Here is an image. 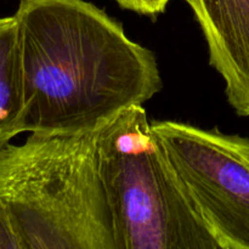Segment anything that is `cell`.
I'll return each mask as SVG.
<instances>
[{"label": "cell", "mask_w": 249, "mask_h": 249, "mask_svg": "<svg viewBox=\"0 0 249 249\" xmlns=\"http://www.w3.org/2000/svg\"><path fill=\"white\" fill-rule=\"evenodd\" d=\"M230 106L249 118V0H189Z\"/></svg>", "instance_id": "5b68a950"}, {"label": "cell", "mask_w": 249, "mask_h": 249, "mask_svg": "<svg viewBox=\"0 0 249 249\" xmlns=\"http://www.w3.org/2000/svg\"><path fill=\"white\" fill-rule=\"evenodd\" d=\"M0 249H117L97 130L0 150Z\"/></svg>", "instance_id": "7a4b0ae2"}, {"label": "cell", "mask_w": 249, "mask_h": 249, "mask_svg": "<svg viewBox=\"0 0 249 249\" xmlns=\"http://www.w3.org/2000/svg\"><path fill=\"white\" fill-rule=\"evenodd\" d=\"M28 133H90L163 88L155 53L87 0H19Z\"/></svg>", "instance_id": "6da1fadb"}, {"label": "cell", "mask_w": 249, "mask_h": 249, "mask_svg": "<svg viewBox=\"0 0 249 249\" xmlns=\"http://www.w3.org/2000/svg\"><path fill=\"white\" fill-rule=\"evenodd\" d=\"M97 152L117 249H220L143 105L97 130Z\"/></svg>", "instance_id": "3957f363"}, {"label": "cell", "mask_w": 249, "mask_h": 249, "mask_svg": "<svg viewBox=\"0 0 249 249\" xmlns=\"http://www.w3.org/2000/svg\"><path fill=\"white\" fill-rule=\"evenodd\" d=\"M24 129V94L18 26L15 15L0 17V150Z\"/></svg>", "instance_id": "8992f818"}, {"label": "cell", "mask_w": 249, "mask_h": 249, "mask_svg": "<svg viewBox=\"0 0 249 249\" xmlns=\"http://www.w3.org/2000/svg\"><path fill=\"white\" fill-rule=\"evenodd\" d=\"M123 10L133 11L141 16L156 17L163 14L172 0H114ZM189 1V0H184Z\"/></svg>", "instance_id": "52a82bcc"}, {"label": "cell", "mask_w": 249, "mask_h": 249, "mask_svg": "<svg viewBox=\"0 0 249 249\" xmlns=\"http://www.w3.org/2000/svg\"><path fill=\"white\" fill-rule=\"evenodd\" d=\"M152 125L220 249H249V138L178 121Z\"/></svg>", "instance_id": "277c9868"}]
</instances>
